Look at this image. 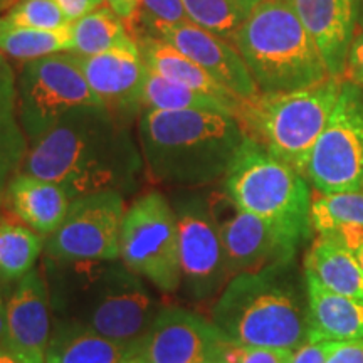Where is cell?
Segmentation results:
<instances>
[{"label":"cell","instance_id":"6da1fadb","mask_svg":"<svg viewBox=\"0 0 363 363\" xmlns=\"http://www.w3.org/2000/svg\"><path fill=\"white\" fill-rule=\"evenodd\" d=\"M143 170L130 123L96 104L62 116L30 142L19 174L54 182L74 201L99 192H133Z\"/></svg>","mask_w":363,"mask_h":363},{"label":"cell","instance_id":"7a4b0ae2","mask_svg":"<svg viewBox=\"0 0 363 363\" xmlns=\"http://www.w3.org/2000/svg\"><path fill=\"white\" fill-rule=\"evenodd\" d=\"M43 276L54 321L83 326L136 348L163 305L142 276L116 261H57L44 256Z\"/></svg>","mask_w":363,"mask_h":363},{"label":"cell","instance_id":"3957f363","mask_svg":"<svg viewBox=\"0 0 363 363\" xmlns=\"http://www.w3.org/2000/svg\"><path fill=\"white\" fill-rule=\"evenodd\" d=\"M246 140L239 121L211 110H142L138 142L155 184L202 187L225 175Z\"/></svg>","mask_w":363,"mask_h":363},{"label":"cell","instance_id":"277c9868","mask_svg":"<svg viewBox=\"0 0 363 363\" xmlns=\"http://www.w3.org/2000/svg\"><path fill=\"white\" fill-rule=\"evenodd\" d=\"M289 264L234 276L212 306L211 321L222 337L246 347L296 350L308 340V299Z\"/></svg>","mask_w":363,"mask_h":363},{"label":"cell","instance_id":"5b68a950","mask_svg":"<svg viewBox=\"0 0 363 363\" xmlns=\"http://www.w3.org/2000/svg\"><path fill=\"white\" fill-rule=\"evenodd\" d=\"M261 94L293 93L330 78L325 59L286 0H261L233 39Z\"/></svg>","mask_w":363,"mask_h":363},{"label":"cell","instance_id":"8992f818","mask_svg":"<svg viewBox=\"0 0 363 363\" xmlns=\"http://www.w3.org/2000/svg\"><path fill=\"white\" fill-rule=\"evenodd\" d=\"M224 192L239 208L299 244L310 239L313 190L308 180L247 136L225 172Z\"/></svg>","mask_w":363,"mask_h":363},{"label":"cell","instance_id":"52a82bcc","mask_svg":"<svg viewBox=\"0 0 363 363\" xmlns=\"http://www.w3.org/2000/svg\"><path fill=\"white\" fill-rule=\"evenodd\" d=\"M342 83L328 78L293 93L244 99L235 120L247 138L305 177L308 158L337 104Z\"/></svg>","mask_w":363,"mask_h":363},{"label":"cell","instance_id":"ba28073f","mask_svg":"<svg viewBox=\"0 0 363 363\" xmlns=\"http://www.w3.org/2000/svg\"><path fill=\"white\" fill-rule=\"evenodd\" d=\"M120 261L163 293L182 286L179 227L165 195L152 190L126 208L120 234Z\"/></svg>","mask_w":363,"mask_h":363},{"label":"cell","instance_id":"9c48e42d","mask_svg":"<svg viewBox=\"0 0 363 363\" xmlns=\"http://www.w3.org/2000/svg\"><path fill=\"white\" fill-rule=\"evenodd\" d=\"M19 121L34 142L62 116L103 104L86 83L72 52H57L26 62L17 79Z\"/></svg>","mask_w":363,"mask_h":363},{"label":"cell","instance_id":"30bf717a","mask_svg":"<svg viewBox=\"0 0 363 363\" xmlns=\"http://www.w3.org/2000/svg\"><path fill=\"white\" fill-rule=\"evenodd\" d=\"M305 179L321 194L363 189V89L343 79L340 96L308 158Z\"/></svg>","mask_w":363,"mask_h":363},{"label":"cell","instance_id":"8fae6325","mask_svg":"<svg viewBox=\"0 0 363 363\" xmlns=\"http://www.w3.org/2000/svg\"><path fill=\"white\" fill-rule=\"evenodd\" d=\"M172 207L179 227L182 289L195 303L207 301L230 281L219 227L201 197L180 195Z\"/></svg>","mask_w":363,"mask_h":363},{"label":"cell","instance_id":"7c38bea8","mask_svg":"<svg viewBox=\"0 0 363 363\" xmlns=\"http://www.w3.org/2000/svg\"><path fill=\"white\" fill-rule=\"evenodd\" d=\"M125 212V199L120 192L74 199L59 229L45 239L44 256L57 261L120 259Z\"/></svg>","mask_w":363,"mask_h":363},{"label":"cell","instance_id":"4fadbf2b","mask_svg":"<svg viewBox=\"0 0 363 363\" xmlns=\"http://www.w3.org/2000/svg\"><path fill=\"white\" fill-rule=\"evenodd\" d=\"M207 202L219 227L230 279L244 272H259L293 262L301 246L298 240L239 208L225 192L211 195Z\"/></svg>","mask_w":363,"mask_h":363},{"label":"cell","instance_id":"5bb4252c","mask_svg":"<svg viewBox=\"0 0 363 363\" xmlns=\"http://www.w3.org/2000/svg\"><path fill=\"white\" fill-rule=\"evenodd\" d=\"M224 338L211 320L184 306H163L133 350L147 363H206Z\"/></svg>","mask_w":363,"mask_h":363},{"label":"cell","instance_id":"9a60e30c","mask_svg":"<svg viewBox=\"0 0 363 363\" xmlns=\"http://www.w3.org/2000/svg\"><path fill=\"white\" fill-rule=\"evenodd\" d=\"M93 93L113 115L130 123L143 110L142 91L147 74L135 39L96 56H76Z\"/></svg>","mask_w":363,"mask_h":363},{"label":"cell","instance_id":"2e32d148","mask_svg":"<svg viewBox=\"0 0 363 363\" xmlns=\"http://www.w3.org/2000/svg\"><path fill=\"white\" fill-rule=\"evenodd\" d=\"M143 35L170 44L184 56L197 62L212 78L238 94L240 99L247 101L261 94L234 44L195 26L194 22L187 21L174 26H157Z\"/></svg>","mask_w":363,"mask_h":363},{"label":"cell","instance_id":"e0dca14e","mask_svg":"<svg viewBox=\"0 0 363 363\" xmlns=\"http://www.w3.org/2000/svg\"><path fill=\"white\" fill-rule=\"evenodd\" d=\"M9 355L19 363H45L52 333L49 289L40 271L13 286L6 303Z\"/></svg>","mask_w":363,"mask_h":363},{"label":"cell","instance_id":"ac0fdd59","mask_svg":"<svg viewBox=\"0 0 363 363\" xmlns=\"http://www.w3.org/2000/svg\"><path fill=\"white\" fill-rule=\"evenodd\" d=\"M325 59L330 78L343 79L357 33V0H286Z\"/></svg>","mask_w":363,"mask_h":363},{"label":"cell","instance_id":"d6986e66","mask_svg":"<svg viewBox=\"0 0 363 363\" xmlns=\"http://www.w3.org/2000/svg\"><path fill=\"white\" fill-rule=\"evenodd\" d=\"M6 195L12 214L44 239L59 229L72 202L57 184L27 174L13 175Z\"/></svg>","mask_w":363,"mask_h":363},{"label":"cell","instance_id":"ffe728a7","mask_svg":"<svg viewBox=\"0 0 363 363\" xmlns=\"http://www.w3.org/2000/svg\"><path fill=\"white\" fill-rule=\"evenodd\" d=\"M308 321L313 342H352L363 338V303L326 289L305 274Z\"/></svg>","mask_w":363,"mask_h":363},{"label":"cell","instance_id":"44dd1931","mask_svg":"<svg viewBox=\"0 0 363 363\" xmlns=\"http://www.w3.org/2000/svg\"><path fill=\"white\" fill-rule=\"evenodd\" d=\"M136 44H138L140 54H142L147 69L153 71L162 78L174 81V83L184 84L190 89L199 91V93L208 94V96L233 104L240 110L244 99H240L238 94L222 86L197 62L184 56L170 44L163 43L160 39L150 38V35H140L136 39Z\"/></svg>","mask_w":363,"mask_h":363},{"label":"cell","instance_id":"7402d4cb","mask_svg":"<svg viewBox=\"0 0 363 363\" xmlns=\"http://www.w3.org/2000/svg\"><path fill=\"white\" fill-rule=\"evenodd\" d=\"M305 274L330 291L363 303V269L350 249L333 235H316L305 257Z\"/></svg>","mask_w":363,"mask_h":363},{"label":"cell","instance_id":"603a6c76","mask_svg":"<svg viewBox=\"0 0 363 363\" xmlns=\"http://www.w3.org/2000/svg\"><path fill=\"white\" fill-rule=\"evenodd\" d=\"M130 352L83 326L54 321L45 363H118Z\"/></svg>","mask_w":363,"mask_h":363},{"label":"cell","instance_id":"cb8c5ba5","mask_svg":"<svg viewBox=\"0 0 363 363\" xmlns=\"http://www.w3.org/2000/svg\"><path fill=\"white\" fill-rule=\"evenodd\" d=\"M45 239L19 219L0 216V284L19 283L40 257Z\"/></svg>","mask_w":363,"mask_h":363},{"label":"cell","instance_id":"d4e9b609","mask_svg":"<svg viewBox=\"0 0 363 363\" xmlns=\"http://www.w3.org/2000/svg\"><path fill=\"white\" fill-rule=\"evenodd\" d=\"M143 110H160V111H177V110H211L225 113V115L238 116L239 108L233 104L220 101L214 96L199 93L187 86L174 83V81L162 78L153 71L147 69L142 91Z\"/></svg>","mask_w":363,"mask_h":363},{"label":"cell","instance_id":"484cf974","mask_svg":"<svg viewBox=\"0 0 363 363\" xmlns=\"http://www.w3.org/2000/svg\"><path fill=\"white\" fill-rule=\"evenodd\" d=\"M125 22L103 6L71 24V51L76 56H96L131 40Z\"/></svg>","mask_w":363,"mask_h":363},{"label":"cell","instance_id":"4316f807","mask_svg":"<svg viewBox=\"0 0 363 363\" xmlns=\"http://www.w3.org/2000/svg\"><path fill=\"white\" fill-rule=\"evenodd\" d=\"M0 51L21 62L71 51V26L61 30H39L12 24L0 17Z\"/></svg>","mask_w":363,"mask_h":363},{"label":"cell","instance_id":"83f0119b","mask_svg":"<svg viewBox=\"0 0 363 363\" xmlns=\"http://www.w3.org/2000/svg\"><path fill=\"white\" fill-rule=\"evenodd\" d=\"M311 227L318 235L363 229V189L352 192L311 194Z\"/></svg>","mask_w":363,"mask_h":363},{"label":"cell","instance_id":"f1b7e54d","mask_svg":"<svg viewBox=\"0 0 363 363\" xmlns=\"http://www.w3.org/2000/svg\"><path fill=\"white\" fill-rule=\"evenodd\" d=\"M182 4L190 22L229 43H233L239 27L251 12L234 0H182Z\"/></svg>","mask_w":363,"mask_h":363},{"label":"cell","instance_id":"f546056e","mask_svg":"<svg viewBox=\"0 0 363 363\" xmlns=\"http://www.w3.org/2000/svg\"><path fill=\"white\" fill-rule=\"evenodd\" d=\"M29 140L16 116V106H0V195L7 189L12 175L21 172Z\"/></svg>","mask_w":363,"mask_h":363},{"label":"cell","instance_id":"4dcf8cb0","mask_svg":"<svg viewBox=\"0 0 363 363\" xmlns=\"http://www.w3.org/2000/svg\"><path fill=\"white\" fill-rule=\"evenodd\" d=\"M4 17L12 24L39 30H61L71 26L56 0H16Z\"/></svg>","mask_w":363,"mask_h":363},{"label":"cell","instance_id":"1f68e13d","mask_svg":"<svg viewBox=\"0 0 363 363\" xmlns=\"http://www.w3.org/2000/svg\"><path fill=\"white\" fill-rule=\"evenodd\" d=\"M187 21L182 0H140L138 26L133 39L136 40L157 26H174Z\"/></svg>","mask_w":363,"mask_h":363},{"label":"cell","instance_id":"d6a6232c","mask_svg":"<svg viewBox=\"0 0 363 363\" xmlns=\"http://www.w3.org/2000/svg\"><path fill=\"white\" fill-rule=\"evenodd\" d=\"M291 352L274 348L246 347L222 338L217 345L212 363H289Z\"/></svg>","mask_w":363,"mask_h":363},{"label":"cell","instance_id":"836d02e7","mask_svg":"<svg viewBox=\"0 0 363 363\" xmlns=\"http://www.w3.org/2000/svg\"><path fill=\"white\" fill-rule=\"evenodd\" d=\"M333 342H313L306 340L296 350L291 352V360L289 363H326Z\"/></svg>","mask_w":363,"mask_h":363},{"label":"cell","instance_id":"e575fe53","mask_svg":"<svg viewBox=\"0 0 363 363\" xmlns=\"http://www.w3.org/2000/svg\"><path fill=\"white\" fill-rule=\"evenodd\" d=\"M343 79L352 81L353 84L363 89V29L357 30L353 38Z\"/></svg>","mask_w":363,"mask_h":363},{"label":"cell","instance_id":"d590c367","mask_svg":"<svg viewBox=\"0 0 363 363\" xmlns=\"http://www.w3.org/2000/svg\"><path fill=\"white\" fill-rule=\"evenodd\" d=\"M326 363H363V338L352 342H333Z\"/></svg>","mask_w":363,"mask_h":363},{"label":"cell","instance_id":"8d00e7d4","mask_svg":"<svg viewBox=\"0 0 363 363\" xmlns=\"http://www.w3.org/2000/svg\"><path fill=\"white\" fill-rule=\"evenodd\" d=\"M17 83L7 56L0 51V106L16 104Z\"/></svg>","mask_w":363,"mask_h":363},{"label":"cell","instance_id":"74e56055","mask_svg":"<svg viewBox=\"0 0 363 363\" xmlns=\"http://www.w3.org/2000/svg\"><path fill=\"white\" fill-rule=\"evenodd\" d=\"M111 11L125 22L126 29L133 38L136 26H138V6L140 0H106Z\"/></svg>","mask_w":363,"mask_h":363},{"label":"cell","instance_id":"f35d334b","mask_svg":"<svg viewBox=\"0 0 363 363\" xmlns=\"http://www.w3.org/2000/svg\"><path fill=\"white\" fill-rule=\"evenodd\" d=\"M56 2L72 24V22L81 19L86 13L103 7L106 0H56Z\"/></svg>","mask_w":363,"mask_h":363},{"label":"cell","instance_id":"ab89813d","mask_svg":"<svg viewBox=\"0 0 363 363\" xmlns=\"http://www.w3.org/2000/svg\"><path fill=\"white\" fill-rule=\"evenodd\" d=\"M9 353V343H7V315H6V303L2 301L0 296V355Z\"/></svg>","mask_w":363,"mask_h":363},{"label":"cell","instance_id":"60d3db41","mask_svg":"<svg viewBox=\"0 0 363 363\" xmlns=\"http://www.w3.org/2000/svg\"><path fill=\"white\" fill-rule=\"evenodd\" d=\"M118 363H147V362H145L143 358L140 357L138 353H136L135 350H131V352L128 353V355H126L125 358H121V360L118 362Z\"/></svg>","mask_w":363,"mask_h":363},{"label":"cell","instance_id":"b9f144b4","mask_svg":"<svg viewBox=\"0 0 363 363\" xmlns=\"http://www.w3.org/2000/svg\"><path fill=\"white\" fill-rule=\"evenodd\" d=\"M234 2L239 4V6L246 7L247 11H251V9H252L254 6H257V4H259L261 0H234Z\"/></svg>","mask_w":363,"mask_h":363},{"label":"cell","instance_id":"7bdbcfd3","mask_svg":"<svg viewBox=\"0 0 363 363\" xmlns=\"http://www.w3.org/2000/svg\"><path fill=\"white\" fill-rule=\"evenodd\" d=\"M352 252L355 254V257L358 259V262H360V266H362V269H363V240H362L360 244H358L355 249H353Z\"/></svg>","mask_w":363,"mask_h":363},{"label":"cell","instance_id":"ee69618b","mask_svg":"<svg viewBox=\"0 0 363 363\" xmlns=\"http://www.w3.org/2000/svg\"><path fill=\"white\" fill-rule=\"evenodd\" d=\"M0 363H19L16 360V358L9 355V353H6V355H0Z\"/></svg>","mask_w":363,"mask_h":363},{"label":"cell","instance_id":"f6af8a7d","mask_svg":"<svg viewBox=\"0 0 363 363\" xmlns=\"http://www.w3.org/2000/svg\"><path fill=\"white\" fill-rule=\"evenodd\" d=\"M7 4H11V0H0V7L7 6Z\"/></svg>","mask_w":363,"mask_h":363},{"label":"cell","instance_id":"bcb514c9","mask_svg":"<svg viewBox=\"0 0 363 363\" xmlns=\"http://www.w3.org/2000/svg\"><path fill=\"white\" fill-rule=\"evenodd\" d=\"M0 202H2V195H0Z\"/></svg>","mask_w":363,"mask_h":363},{"label":"cell","instance_id":"7dc6e473","mask_svg":"<svg viewBox=\"0 0 363 363\" xmlns=\"http://www.w3.org/2000/svg\"><path fill=\"white\" fill-rule=\"evenodd\" d=\"M206 363H212V362H206Z\"/></svg>","mask_w":363,"mask_h":363},{"label":"cell","instance_id":"c3c4849f","mask_svg":"<svg viewBox=\"0 0 363 363\" xmlns=\"http://www.w3.org/2000/svg\"><path fill=\"white\" fill-rule=\"evenodd\" d=\"M11 2H13V0H11Z\"/></svg>","mask_w":363,"mask_h":363}]
</instances>
